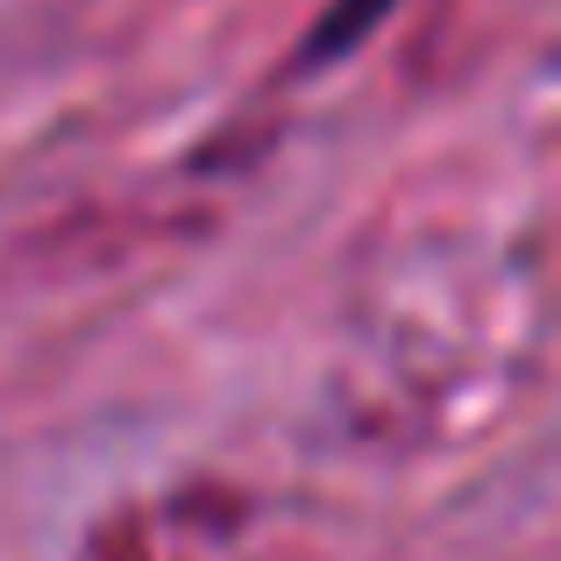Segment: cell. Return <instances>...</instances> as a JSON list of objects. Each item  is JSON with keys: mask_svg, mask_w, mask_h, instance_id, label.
<instances>
[{"mask_svg": "<svg viewBox=\"0 0 561 561\" xmlns=\"http://www.w3.org/2000/svg\"><path fill=\"white\" fill-rule=\"evenodd\" d=\"M398 0H328V14H320V28H313V43H306V65H328V57H342V50H356L363 36L391 14Z\"/></svg>", "mask_w": 561, "mask_h": 561, "instance_id": "cell-1", "label": "cell"}]
</instances>
